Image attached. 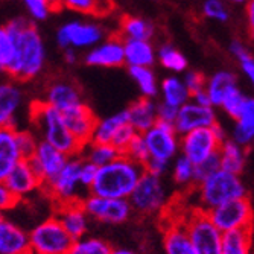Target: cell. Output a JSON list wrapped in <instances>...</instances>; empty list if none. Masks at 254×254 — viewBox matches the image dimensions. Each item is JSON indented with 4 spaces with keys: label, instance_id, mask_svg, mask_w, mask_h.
I'll return each instance as SVG.
<instances>
[{
    "label": "cell",
    "instance_id": "obj_53",
    "mask_svg": "<svg viewBox=\"0 0 254 254\" xmlns=\"http://www.w3.org/2000/svg\"><path fill=\"white\" fill-rule=\"evenodd\" d=\"M241 65H242V70L245 72V75L248 76V79L254 85V60L248 55L244 60H241Z\"/></svg>",
    "mask_w": 254,
    "mask_h": 254
},
{
    "label": "cell",
    "instance_id": "obj_54",
    "mask_svg": "<svg viewBox=\"0 0 254 254\" xmlns=\"http://www.w3.org/2000/svg\"><path fill=\"white\" fill-rule=\"evenodd\" d=\"M192 98H193V101H195L196 104H199V105L213 107V105H212V101H210V96H209V93H207V90H205V88L201 90V91H198V93H195V95H192Z\"/></svg>",
    "mask_w": 254,
    "mask_h": 254
},
{
    "label": "cell",
    "instance_id": "obj_61",
    "mask_svg": "<svg viewBox=\"0 0 254 254\" xmlns=\"http://www.w3.org/2000/svg\"><path fill=\"white\" fill-rule=\"evenodd\" d=\"M233 2H236V3H242V2H245V0H233Z\"/></svg>",
    "mask_w": 254,
    "mask_h": 254
},
{
    "label": "cell",
    "instance_id": "obj_28",
    "mask_svg": "<svg viewBox=\"0 0 254 254\" xmlns=\"http://www.w3.org/2000/svg\"><path fill=\"white\" fill-rule=\"evenodd\" d=\"M253 245V228H238L222 233L221 254H250Z\"/></svg>",
    "mask_w": 254,
    "mask_h": 254
},
{
    "label": "cell",
    "instance_id": "obj_14",
    "mask_svg": "<svg viewBox=\"0 0 254 254\" xmlns=\"http://www.w3.org/2000/svg\"><path fill=\"white\" fill-rule=\"evenodd\" d=\"M2 184L6 186L20 201L35 192L37 189L43 188V180L32 168L28 158L21 160L20 163L2 180Z\"/></svg>",
    "mask_w": 254,
    "mask_h": 254
},
{
    "label": "cell",
    "instance_id": "obj_62",
    "mask_svg": "<svg viewBox=\"0 0 254 254\" xmlns=\"http://www.w3.org/2000/svg\"><path fill=\"white\" fill-rule=\"evenodd\" d=\"M253 146H254V140H253Z\"/></svg>",
    "mask_w": 254,
    "mask_h": 254
},
{
    "label": "cell",
    "instance_id": "obj_45",
    "mask_svg": "<svg viewBox=\"0 0 254 254\" xmlns=\"http://www.w3.org/2000/svg\"><path fill=\"white\" fill-rule=\"evenodd\" d=\"M17 142H18L20 151L25 158H31L40 143V142H37L35 135L29 131H17Z\"/></svg>",
    "mask_w": 254,
    "mask_h": 254
},
{
    "label": "cell",
    "instance_id": "obj_8",
    "mask_svg": "<svg viewBox=\"0 0 254 254\" xmlns=\"http://www.w3.org/2000/svg\"><path fill=\"white\" fill-rule=\"evenodd\" d=\"M84 157L72 155L63 168V171L48 184H44V190L48 192L58 204L82 201L79 196V189L82 188L79 180V171L82 166Z\"/></svg>",
    "mask_w": 254,
    "mask_h": 254
},
{
    "label": "cell",
    "instance_id": "obj_26",
    "mask_svg": "<svg viewBox=\"0 0 254 254\" xmlns=\"http://www.w3.org/2000/svg\"><path fill=\"white\" fill-rule=\"evenodd\" d=\"M221 157V168L224 171H228L232 174H241L245 168V160H247V151L245 146L238 143L236 140H227L221 145L219 149Z\"/></svg>",
    "mask_w": 254,
    "mask_h": 254
},
{
    "label": "cell",
    "instance_id": "obj_6",
    "mask_svg": "<svg viewBox=\"0 0 254 254\" xmlns=\"http://www.w3.org/2000/svg\"><path fill=\"white\" fill-rule=\"evenodd\" d=\"M128 199L132 205L134 213L151 216L160 213L166 207L168 192L161 177L145 172Z\"/></svg>",
    "mask_w": 254,
    "mask_h": 254
},
{
    "label": "cell",
    "instance_id": "obj_32",
    "mask_svg": "<svg viewBox=\"0 0 254 254\" xmlns=\"http://www.w3.org/2000/svg\"><path fill=\"white\" fill-rule=\"evenodd\" d=\"M84 154H81L85 160L95 163L96 166L102 168L108 163H111L113 160H116L121 152L118 151V148L111 145V143H96V142H90L88 145H85V148L82 149Z\"/></svg>",
    "mask_w": 254,
    "mask_h": 254
},
{
    "label": "cell",
    "instance_id": "obj_37",
    "mask_svg": "<svg viewBox=\"0 0 254 254\" xmlns=\"http://www.w3.org/2000/svg\"><path fill=\"white\" fill-rule=\"evenodd\" d=\"M129 75L137 82L143 96L152 98L157 95V81H155V76L149 67L132 65V67H129Z\"/></svg>",
    "mask_w": 254,
    "mask_h": 254
},
{
    "label": "cell",
    "instance_id": "obj_29",
    "mask_svg": "<svg viewBox=\"0 0 254 254\" xmlns=\"http://www.w3.org/2000/svg\"><path fill=\"white\" fill-rule=\"evenodd\" d=\"M125 60L132 65L149 67L154 63V49L148 40H125Z\"/></svg>",
    "mask_w": 254,
    "mask_h": 254
},
{
    "label": "cell",
    "instance_id": "obj_38",
    "mask_svg": "<svg viewBox=\"0 0 254 254\" xmlns=\"http://www.w3.org/2000/svg\"><path fill=\"white\" fill-rule=\"evenodd\" d=\"M15 40L9 31L3 26L0 31V67L3 72H8L15 58Z\"/></svg>",
    "mask_w": 254,
    "mask_h": 254
},
{
    "label": "cell",
    "instance_id": "obj_41",
    "mask_svg": "<svg viewBox=\"0 0 254 254\" xmlns=\"http://www.w3.org/2000/svg\"><path fill=\"white\" fill-rule=\"evenodd\" d=\"M125 154L128 157H131L134 161H137V163L143 165V166L148 163L149 158H151V154H149V149H148V145H146L143 134L138 132L134 137V140L131 142V145H129V148L127 149Z\"/></svg>",
    "mask_w": 254,
    "mask_h": 254
},
{
    "label": "cell",
    "instance_id": "obj_31",
    "mask_svg": "<svg viewBox=\"0 0 254 254\" xmlns=\"http://www.w3.org/2000/svg\"><path fill=\"white\" fill-rule=\"evenodd\" d=\"M233 87H236V78L230 72H218L207 82V93L210 96L212 105H221L222 99Z\"/></svg>",
    "mask_w": 254,
    "mask_h": 254
},
{
    "label": "cell",
    "instance_id": "obj_30",
    "mask_svg": "<svg viewBox=\"0 0 254 254\" xmlns=\"http://www.w3.org/2000/svg\"><path fill=\"white\" fill-rule=\"evenodd\" d=\"M125 124H128L127 110L122 111V113L114 114V116H110L107 119L98 121V125H96L95 132H93V137H91V142H96V143H111L114 135H116V132Z\"/></svg>",
    "mask_w": 254,
    "mask_h": 254
},
{
    "label": "cell",
    "instance_id": "obj_12",
    "mask_svg": "<svg viewBox=\"0 0 254 254\" xmlns=\"http://www.w3.org/2000/svg\"><path fill=\"white\" fill-rule=\"evenodd\" d=\"M143 137L146 140L151 158L171 161L180 149L178 131L174 124L158 121L152 128L143 132Z\"/></svg>",
    "mask_w": 254,
    "mask_h": 254
},
{
    "label": "cell",
    "instance_id": "obj_23",
    "mask_svg": "<svg viewBox=\"0 0 254 254\" xmlns=\"http://www.w3.org/2000/svg\"><path fill=\"white\" fill-rule=\"evenodd\" d=\"M163 248L166 254H196L184 222H174L166 227L163 233Z\"/></svg>",
    "mask_w": 254,
    "mask_h": 254
},
{
    "label": "cell",
    "instance_id": "obj_5",
    "mask_svg": "<svg viewBox=\"0 0 254 254\" xmlns=\"http://www.w3.org/2000/svg\"><path fill=\"white\" fill-rule=\"evenodd\" d=\"M34 254H68L75 239L68 235L57 216H51L29 232Z\"/></svg>",
    "mask_w": 254,
    "mask_h": 254
},
{
    "label": "cell",
    "instance_id": "obj_4",
    "mask_svg": "<svg viewBox=\"0 0 254 254\" xmlns=\"http://www.w3.org/2000/svg\"><path fill=\"white\" fill-rule=\"evenodd\" d=\"M196 189L199 199L198 209H202L205 212L215 209V207L230 199L247 196V189L241 181V177L224 169L216 171L207 180L196 184Z\"/></svg>",
    "mask_w": 254,
    "mask_h": 254
},
{
    "label": "cell",
    "instance_id": "obj_44",
    "mask_svg": "<svg viewBox=\"0 0 254 254\" xmlns=\"http://www.w3.org/2000/svg\"><path fill=\"white\" fill-rule=\"evenodd\" d=\"M101 0H63V6L84 14L98 15Z\"/></svg>",
    "mask_w": 254,
    "mask_h": 254
},
{
    "label": "cell",
    "instance_id": "obj_10",
    "mask_svg": "<svg viewBox=\"0 0 254 254\" xmlns=\"http://www.w3.org/2000/svg\"><path fill=\"white\" fill-rule=\"evenodd\" d=\"M215 125L207 127V128H199V129H195V131H190L188 134L181 135L180 138L181 154L186 155L192 163L199 165L204 160L210 158L212 155L219 152L221 145L224 142L219 138Z\"/></svg>",
    "mask_w": 254,
    "mask_h": 254
},
{
    "label": "cell",
    "instance_id": "obj_25",
    "mask_svg": "<svg viewBox=\"0 0 254 254\" xmlns=\"http://www.w3.org/2000/svg\"><path fill=\"white\" fill-rule=\"evenodd\" d=\"M46 102L54 105L55 108H58L61 111H64V110L70 108L73 105L81 104V98H79V91L75 85H72L70 82L58 81L49 87L48 99H46Z\"/></svg>",
    "mask_w": 254,
    "mask_h": 254
},
{
    "label": "cell",
    "instance_id": "obj_58",
    "mask_svg": "<svg viewBox=\"0 0 254 254\" xmlns=\"http://www.w3.org/2000/svg\"><path fill=\"white\" fill-rule=\"evenodd\" d=\"M111 254H138L132 250H128V248H116V250H113Z\"/></svg>",
    "mask_w": 254,
    "mask_h": 254
},
{
    "label": "cell",
    "instance_id": "obj_22",
    "mask_svg": "<svg viewBox=\"0 0 254 254\" xmlns=\"http://www.w3.org/2000/svg\"><path fill=\"white\" fill-rule=\"evenodd\" d=\"M128 122L137 129V132H146L158 122V107L151 101V98H142L127 108Z\"/></svg>",
    "mask_w": 254,
    "mask_h": 254
},
{
    "label": "cell",
    "instance_id": "obj_11",
    "mask_svg": "<svg viewBox=\"0 0 254 254\" xmlns=\"http://www.w3.org/2000/svg\"><path fill=\"white\" fill-rule=\"evenodd\" d=\"M209 216L222 233L238 228H253V207L247 196L230 199L209 210Z\"/></svg>",
    "mask_w": 254,
    "mask_h": 254
},
{
    "label": "cell",
    "instance_id": "obj_52",
    "mask_svg": "<svg viewBox=\"0 0 254 254\" xmlns=\"http://www.w3.org/2000/svg\"><path fill=\"white\" fill-rule=\"evenodd\" d=\"M168 165H169V161L149 158V161L145 165V169H146V172H151V174L158 175V177H163V174L168 171Z\"/></svg>",
    "mask_w": 254,
    "mask_h": 254
},
{
    "label": "cell",
    "instance_id": "obj_40",
    "mask_svg": "<svg viewBox=\"0 0 254 254\" xmlns=\"http://www.w3.org/2000/svg\"><path fill=\"white\" fill-rule=\"evenodd\" d=\"M245 101H247V98L241 93V90L238 87H233L222 99L221 107L224 108V111L228 114V116H232L233 119H238L244 105H245Z\"/></svg>",
    "mask_w": 254,
    "mask_h": 254
},
{
    "label": "cell",
    "instance_id": "obj_18",
    "mask_svg": "<svg viewBox=\"0 0 254 254\" xmlns=\"http://www.w3.org/2000/svg\"><path fill=\"white\" fill-rule=\"evenodd\" d=\"M55 216L60 219V222L64 225V228L68 232V235H70L75 241L87 236L88 222L91 218L88 216L87 210L84 209L82 201L58 204Z\"/></svg>",
    "mask_w": 254,
    "mask_h": 254
},
{
    "label": "cell",
    "instance_id": "obj_59",
    "mask_svg": "<svg viewBox=\"0 0 254 254\" xmlns=\"http://www.w3.org/2000/svg\"><path fill=\"white\" fill-rule=\"evenodd\" d=\"M46 2H48V3L51 5V8H52L54 11L63 6V0H46Z\"/></svg>",
    "mask_w": 254,
    "mask_h": 254
},
{
    "label": "cell",
    "instance_id": "obj_51",
    "mask_svg": "<svg viewBox=\"0 0 254 254\" xmlns=\"http://www.w3.org/2000/svg\"><path fill=\"white\" fill-rule=\"evenodd\" d=\"M20 199L6 188V186H0V207H2V210H8V209H12L15 204H18Z\"/></svg>",
    "mask_w": 254,
    "mask_h": 254
},
{
    "label": "cell",
    "instance_id": "obj_27",
    "mask_svg": "<svg viewBox=\"0 0 254 254\" xmlns=\"http://www.w3.org/2000/svg\"><path fill=\"white\" fill-rule=\"evenodd\" d=\"M233 140L241 143L242 146L253 145L254 140V98H247L245 105L236 119Z\"/></svg>",
    "mask_w": 254,
    "mask_h": 254
},
{
    "label": "cell",
    "instance_id": "obj_39",
    "mask_svg": "<svg viewBox=\"0 0 254 254\" xmlns=\"http://www.w3.org/2000/svg\"><path fill=\"white\" fill-rule=\"evenodd\" d=\"M160 63L172 72H183L188 65V61L181 52L174 49L172 46H163L158 52Z\"/></svg>",
    "mask_w": 254,
    "mask_h": 254
},
{
    "label": "cell",
    "instance_id": "obj_57",
    "mask_svg": "<svg viewBox=\"0 0 254 254\" xmlns=\"http://www.w3.org/2000/svg\"><path fill=\"white\" fill-rule=\"evenodd\" d=\"M64 57H65V61H67V63H75V60H76L75 49H72V48L64 49Z\"/></svg>",
    "mask_w": 254,
    "mask_h": 254
},
{
    "label": "cell",
    "instance_id": "obj_24",
    "mask_svg": "<svg viewBox=\"0 0 254 254\" xmlns=\"http://www.w3.org/2000/svg\"><path fill=\"white\" fill-rule=\"evenodd\" d=\"M21 102L20 90L12 84H3L0 87V125L2 128L15 127V111Z\"/></svg>",
    "mask_w": 254,
    "mask_h": 254
},
{
    "label": "cell",
    "instance_id": "obj_13",
    "mask_svg": "<svg viewBox=\"0 0 254 254\" xmlns=\"http://www.w3.org/2000/svg\"><path fill=\"white\" fill-rule=\"evenodd\" d=\"M68 158H70V155L64 154L63 151L57 149L51 143L41 140L34 155L28 160L31 161L32 168L37 171L40 178L43 180V184H48L63 171Z\"/></svg>",
    "mask_w": 254,
    "mask_h": 254
},
{
    "label": "cell",
    "instance_id": "obj_36",
    "mask_svg": "<svg viewBox=\"0 0 254 254\" xmlns=\"http://www.w3.org/2000/svg\"><path fill=\"white\" fill-rule=\"evenodd\" d=\"M111 251L113 248L107 241L84 236L73 242L68 254H111Z\"/></svg>",
    "mask_w": 254,
    "mask_h": 254
},
{
    "label": "cell",
    "instance_id": "obj_46",
    "mask_svg": "<svg viewBox=\"0 0 254 254\" xmlns=\"http://www.w3.org/2000/svg\"><path fill=\"white\" fill-rule=\"evenodd\" d=\"M202 12L205 17L218 21H225L228 18V12L221 0H205L202 5Z\"/></svg>",
    "mask_w": 254,
    "mask_h": 254
},
{
    "label": "cell",
    "instance_id": "obj_49",
    "mask_svg": "<svg viewBox=\"0 0 254 254\" xmlns=\"http://www.w3.org/2000/svg\"><path fill=\"white\" fill-rule=\"evenodd\" d=\"M178 111H180V108L172 107V105H169L166 102L160 104L158 105V121L169 122V124H174L175 125V121L178 118Z\"/></svg>",
    "mask_w": 254,
    "mask_h": 254
},
{
    "label": "cell",
    "instance_id": "obj_50",
    "mask_svg": "<svg viewBox=\"0 0 254 254\" xmlns=\"http://www.w3.org/2000/svg\"><path fill=\"white\" fill-rule=\"evenodd\" d=\"M184 84L189 88L190 95H195L198 91L204 90V76L198 72H190L186 75V79H184Z\"/></svg>",
    "mask_w": 254,
    "mask_h": 254
},
{
    "label": "cell",
    "instance_id": "obj_42",
    "mask_svg": "<svg viewBox=\"0 0 254 254\" xmlns=\"http://www.w3.org/2000/svg\"><path fill=\"white\" fill-rule=\"evenodd\" d=\"M219 169H222V168H221V157H219V152H218V154L212 155L210 158L204 160L202 163L196 165V168H195V181H196V184L202 183L204 180H207L210 175H213ZM196 184H195V186H196Z\"/></svg>",
    "mask_w": 254,
    "mask_h": 254
},
{
    "label": "cell",
    "instance_id": "obj_56",
    "mask_svg": "<svg viewBox=\"0 0 254 254\" xmlns=\"http://www.w3.org/2000/svg\"><path fill=\"white\" fill-rule=\"evenodd\" d=\"M247 18H248V28L251 35L254 37V0H250L247 6Z\"/></svg>",
    "mask_w": 254,
    "mask_h": 254
},
{
    "label": "cell",
    "instance_id": "obj_34",
    "mask_svg": "<svg viewBox=\"0 0 254 254\" xmlns=\"http://www.w3.org/2000/svg\"><path fill=\"white\" fill-rule=\"evenodd\" d=\"M121 28L122 37H125V40H149V37L154 32L149 21L131 15H125L122 18Z\"/></svg>",
    "mask_w": 254,
    "mask_h": 254
},
{
    "label": "cell",
    "instance_id": "obj_47",
    "mask_svg": "<svg viewBox=\"0 0 254 254\" xmlns=\"http://www.w3.org/2000/svg\"><path fill=\"white\" fill-rule=\"evenodd\" d=\"M98 174H99V166H96L95 163H91V161L84 158L81 171H79V180H81L82 188L90 190V188L93 186V183L98 178Z\"/></svg>",
    "mask_w": 254,
    "mask_h": 254
},
{
    "label": "cell",
    "instance_id": "obj_2",
    "mask_svg": "<svg viewBox=\"0 0 254 254\" xmlns=\"http://www.w3.org/2000/svg\"><path fill=\"white\" fill-rule=\"evenodd\" d=\"M145 172L143 165L137 163L127 154H121L111 163L99 168L98 178L88 193L110 198H129Z\"/></svg>",
    "mask_w": 254,
    "mask_h": 254
},
{
    "label": "cell",
    "instance_id": "obj_1",
    "mask_svg": "<svg viewBox=\"0 0 254 254\" xmlns=\"http://www.w3.org/2000/svg\"><path fill=\"white\" fill-rule=\"evenodd\" d=\"M15 40V58L9 70V76L18 81H28L40 73L44 64V46L34 25L26 18L11 20L5 26Z\"/></svg>",
    "mask_w": 254,
    "mask_h": 254
},
{
    "label": "cell",
    "instance_id": "obj_55",
    "mask_svg": "<svg viewBox=\"0 0 254 254\" xmlns=\"http://www.w3.org/2000/svg\"><path fill=\"white\" fill-rule=\"evenodd\" d=\"M232 52H233V55H235L239 61L250 55V54H248V51L244 48V44H242V43H238V41L232 44Z\"/></svg>",
    "mask_w": 254,
    "mask_h": 254
},
{
    "label": "cell",
    "instance_id": "obj_33",
    "mask_svg": "<svg viewBox=\"0 0 254 254\" xmlns=\"http://www.w3.org/2000/svg\"><path fill=\"white\" fill-rule=\"evenodd\" d=\"M161 93H163V102L181 108L184 104H188L190 91L186 84L181 82L177 78H168L161 84Z\"/></svg>",
    "mask_w": 254,
    "mask_h": 254
},
{
    "label": "cell",
    "instance_id": "obj_35",
    "mask_svg": "<svg viewBox=\"0 0 254 254\" xmlns=\"http://www.w3.org/2000/svg\"><path fill=\"white\" fill-rule=\"evenodd\" d=\"M195 168L196 165L186 157V155H180L175 158V163L172 168V177L174 181L178 186H193L196 184L195 181Z\"/></svg>",
    "mask_w": 254,
    "mask_h": 254
},
{
    "label": "cell",
    "instance_id": "obj_21",
    "mask_svg": "<svg viewBox=\"0 0 254 254\" xmlns=\"http://www.w3.org/2000/svg\"><path fill=\"white\" fill-rule=\"evenodd\" d=\"M21 160L23 157L15 128H2L0 129V178H5Z\"/></svg>",
    "mask_w": 254,
    "mask_h": 254
},
{
    "label": "cell",
    "instance_id": "obj_20",
    "mask_svg": "<svg viewBox=\"0 0 254 254\" xmlns=\"http://www.w3.org/2000/svg\"><path fill=\"white\" fill-rule=\"evenodd\" d=\"M31 251L29 233L5 216L0 221V254H17Z\"/></svg>",
    "mask_w": 254,
    "mask_h": 254
},
{
    "label": "cell",
    "instance_id": "obj_60",
    "mask_svg": "<svg viewBox=\"0 0 254 254\" xmlns=\"http://www.w3.org/2000/svg\"><path fill=\"white\" fill-rule=\"evenodd\" d=\"M17 254H34L32 251H25V253H17Z\"/></svg>",
    "mask_w": 254,
    "mask_h": 254
},
{
    "label": "cell",
    "instance_id": "obj_48",
    "mask_svg": "<svg viewBox=\"0 0 254 254\" xmlns=\"http://www.w3.org/2000/svg\"><path fill=\"white\" fill-rule=\"evenodd\" d=\"M25 5L31 15L37 20H44L51 11H54L46 0H25Z\"/></svg>",
    "mask_w": 254,
    "mask_h": 254
},
{
    "label": "cell",
    "instance_id": "obj_3",
    "mask_svg": "<svg viewBox=\"0 0 254 254\" xmlns=\"http://www.w3.org/2000/svg\"><path fill=\"white\" fill-rule=\"evenodd\" d=\"M31 119L43 134V140L67 155L82 154L84 146L70 132L64 122L63 111L46 101H35L31 108Z\"/></svg>",
    "mask_w": 254,
    "mask_h": 254
},
{
    "label": "cell",
    "instance_id": "obj_43",
    "mask_svg": "<svg viewBox=\"0 0 254 254\" xmlns=\"http://www.w3.org/2000/svg\"><path fill=\"white\" fill-rule=\"evenodd\" d=\"M137 134H138V132H137V129H135V128L128 122V124L122 125V127H121V129L116 132V135H114L111 145L116 146V148H118V151H119L121 154H125V152H127V149L129 148L131 142L134 140V137H135Z\"/></svg>",
    "mask_w": 254,
    "mask_h": 254
},
{
    "label": "cell",
    "instance_id": "obj_9",
    "mask_svg": "<svg viewBox=\"0 0 254 254\" xmlns=\"http://www.w3.org/2000/svg\"><path fill=\"white\" fill-rule=\"evenodd\" d=\"M88 216L104 224H124L134 213L128 198H110L88 193L82 199Z\"/></svg>",
    "mask_w": 254,
    "mask_h": 254
},
{
    "label": "cell",
    "instance_id": "obj_19",
    "mask_svg": "<svg viewBox=\"0 0 254 254\" xmlns=\"http://www.w3.org/2000/svg\"><path fill=\"white\" fill-rule=\"evenodd\" d=\"M87 64L98 67H119L125 60V40L121 37H111L108 41L91 49L85 58Z\"/></svg>",
    "mask_w": 254,
    "mask_h": 254
},
{
    "label": "cell",
    "instance_id": "obj_15",
    "mask_svg": "<svg viewBox=\"0 0 254 254\" xmlns=\"http://www.w3.org/2000/svg\"><path fill=\"white\" fill-rule=\"evenodd\" d=\"M101 38L102 29L98 25L79 21L67 23L57 34V41L63 49L88 48V46H95Z\"/></svg>",
    "mask_w": 254,
    "mask_h": 254
},
{
    "label": "cell",
    "instance_id": "obj_17",
    "mask_svg": "<svg viewBox=\"0 0 254 254\" xmlns=\"http://www.w3.org/2000/svg\"><path fill=\"white\" fill-rule=\"evenodd\" d=\"M216 122V114L212 107L207 105H199L195 101L184 104L180 111L178 118L175 121V128L178 134L184 135L190 131L199 129V128H207L213 127Z\"/></svg>",
    "mask_w": 254,
    "mask_h": 254
},
{
    "label": "cell",
    "instance_id": "obj_16",
    "mask_svg": "<svg viewBox=\"0 0 254 254\" xmlns=\"http://www.w3.org/2000/svg\"><path fill=\"white\" fill-rule=\"evenodd\" d=\"M64 122L70 132L78 138V142L85 148L91 142L95 128L98 125L95 113L91 111L85 104H78L63 111Z\"/></svg>",
    "mask_w": 254,
    "mask_h": 254
},
{
    "label": "cell",
    "instance_id": "obj_7",
    "mask_svg": "<svg viewBox=\"0 0 254 254\" xmlns=\"http://www.w3.org/2000/svg\"><path fill=\"white\" fill-rule=\"evenodd\" d=\"M188 227L196 254H221L222 253V232L213 224L209 212L195 209L189 219L184 221Z\"/></svg>",
    "mask_w": 254,
    "mask_h": 254
}]
</instances>
